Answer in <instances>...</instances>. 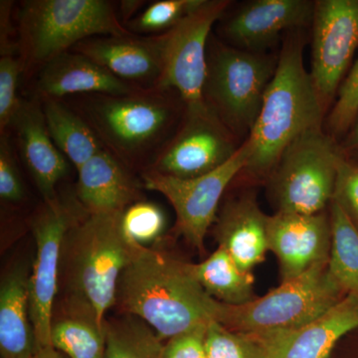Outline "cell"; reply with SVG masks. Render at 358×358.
<instances>
[{
    "label": "cell",
    "mask_w": 358,
    "mask_h": 358,
    "mask_svg": "<svg viewBox=\"0 0 358 358\" xmlns=\"http://www.w3.org/2000/svg\"><path fill=\"white\" fill-rule=\"evenodd\" d=\"M252 152L251 141L247 138L232 159L204 176L181 179L145 171L141 173V178L148 190L164 195L173 207L178 234L202 251L205 237L217 217L224 193L233 179L244 171Z\"/></svg>",
    "instance_id": "9"
},
{
    "label": "cell",
    "mask_w": 358,
    "mask_h": 358,
    "mask_svg": "<svg viewBox=\"0 0 358 358\" xmlns=\"http://www.w3.org/2000/svg\"><path fill=\"white\" fill-rule=\"evenodd\" d=\"M268 251L277 257L282 282L294 279L319 264L329 262L331 217L317 214L275 212L267 218Z\"/></svg>",
    "instance_id": "15"
},
{
    "label": "cell",
    "mask_w": 358,
    "mask_h": 358,
    "mask_svg": "<svg viewBox=\"0 0 358 358\" xmlns=\"http://www.w3.org/2000/svg\"><path fill=\"white\" fill-rule=\"evenodd\" d=\"M190 275L219 303L240 306L256 298L252 272L241 270L228 252L219 247L200 263H187Z\"/></svg>",
    "instance_id": "24"
},
{
    "label": "cell",
    "mask_w": 358,
    "mask_h": 358,
    "mask_svg": "<svg viewBox=\"0 0 358 358\" xmlns=\"http://www.w3.org/2000/svg\"><path fill=\"white\" fill-rule=\"evenodd\" d=\"M345 157L341 143L324 129L292 141L268 176L275 212L317 214L331 203L338 167Z\"/></svg>",
    "instance_id": "8"
},
{
    "label": "cell",
    "mask_w": 358,
    "mask_h": 358,
    "mask_svg": "<svg viewBox=\"0 0 358 358\" xmlns=\"http://www.w3.org/2000/svg\"><path fill=\"white\" fill-rule=\"evenodd\" d=\"M41 103L52 141L76 169L103 150L93 129L64 101L44 99Z\"/></svg>",
    "instance_id": "25"
},
{
    "label": "cell",
    "mask_w": 358,
    "mask_h": 358,
    "mask_svg": "<svg viewBox=\"0 0 358 358\" xmlns=\"http://www.w3.org/2000/svg\"><path fill=\"white\" fill-rule=\"evenodd\" d=\"M345 155L346 159L350 160V162L358 166V148L350 150V152H345Z\"/></svg>",
    "instance_id": "40"
},
{
    "label": "cell",
    "mask_w": 358,
    "mask_h": 358,
    "mask_svg": "<svg viewBox=\"0 0 358 358\" xmlns=\"http://www.w3.org/2000/svg\"><path fill=\"white\" fill-rule=\"evenodd\" d=\"M306 43L303 29L285 35L277 69L248 138L253 152L242 173L250 178L267 180L292 141L313 129H324L327 110L305 67Z\"/></svg>",
    "instance_id": "3"
},
{
    "label": "cell",
    "mask_w": 358,
    "mask_h": 358,
    "mask_svg": "<svg viewBox=\"0 0 358 358\" xmlns=\"http://www.w3.org/2000/svg\"><path fill=\"white\" fill-rule=\"evenodd\" d=\"M208 326H201L178 334L164 343L162 358H208L205 336Z\"/></svg>",
    "instance_id": "35"
},
{
    "label": "cell",
    "mask_w": 358,
    "mask_h": 358,
    "mask_svg": "<svg viewBox=\"0 0 358 358\" xmlns=\"http://www.w3.org/2000/svg\"><path fill=\"white\" fill-rule=\"evenodd\" d=\"M329 275L343 293L358 296V230L334 201L329 204Z\"/></svg>",
    "instance_id": "26"
},
{
    "label": "cell",
    "mask_w": 358,
    "mask_h": 358,
    "mask_svg": "<svg viewBox=\"0 0 358 358\" xmlns=\"http://www.w3.org/2000/svg\"><path fill=\"white\" fill-rule=\"evenodd\" d=\"M222 303L190 275L185 261L133 243L117 284L115 307L152 327L162 341L217 322Z\"/></svg>",
    "instance_id": "1"
},
{
    "label": "cell",
    "mask_w": 358,
    "mask_h": 358,
    "mask_svg": "<svg viewBox=\"0 0 358 358\" xmlns=\"http://www.w3.org/2000/svg\"><path fill=\"white\" fill-rule=\"evenodd\" d=\"M315 1L253 0L221 24L226 43L250 52H268L282 36L312 24Z\"/></svg>",
    "instance_id": "14"
},
{
    "label": "cell",
    "mask_w": 358,
    "mask_h": 358,
    "mask_svg": "<svg viewBox=\"0 0 358 358\" xmlns=\"http://www.w3.org/2000/svg\"><path fill=\"white\" fill-rule=\"evenodd\" d=\"M231 1L205 0L169 31L162 33V72L155 88L174 91L185 106L204 102L207 47L211 29L222 20Z\"/></svg>",
    "instance_id": "11"
},
{
    "label": "cell",
    "mask_w": 358,
    "mask_h": 358,
    "mask_svg": "<svg viewBox=\"0 0 358 358\" xmlns=\"http://www.w3.org/2000/svg\"><path fill=\"white\" fill-rule=\"evenodd\" d=\"M17 23L18 54L26 75L83 40L131 34L107 0H25Z\"/></svg>",
    "instance_id": "5"
},
{
    "label": "cell",
    "mask_w": 358,
    "mask_h": 358,
    "mask_svg": "<svg viewBox=\"0 0 358 358\" xmlns=\"http://www.w3.org/2000/svg\"><path fill=\"white\" fill-rule=\"evenodd\" d=\"M267 218L252 192L232 197L218 211L214 228L218 246L245 272H252L265 260Z\"/></svg>",
    "instance_id": "20"
},
{
    "label": "cell",
    "mask_w": 358,
    "mask_h": 358,
    "mask_svg": "<svg viewBox=\"0 0 358 358\" xmlns=\"http://www.w3.org/2000/svg\"><path fill=\"white\" fill-rule=\"evenodd\" d=\"M29 358H67L53 346H37L36 350Z\"/></svg>",
    "instance_id": "39"
},
{
    "label": "cell",
    "mask_w": 358,
    "mask_h": 358,
    "mask_svg": "<svg viewBox=\"0 0 358 358\" xmlns=\"http://www.w3.org/2000/svg\"><path fill=\"white\" fill-rule=\"evenodd\" d=\"M278 56L241 50L215 37L209 38L202 96L241 143L255 126Z\"/></svg>",
    "instance_id": "6"
},
{
    "label": "cell",
    "mask_w": 358,
    "mask_h": 358,
    "mask_svg": "<svg viewBox=\"0 0 358 358\" xmlns=\"http://www.w3.org/2000/svg\"><path fill=\"white\" fill-rule=\"evenodd\" d=\"M36 93L41 100L79 95H128L143 87L122 81L93 60L75 51L61 54L37 72Z\"/></svg>",
    "instance_id": "18"
},
{
    "label": "cell",
    "mask_w": 358,
    "mask_h": 358,
    "mask_svg": "<svg viewBox=\"0 0 358 358\" xmlns=\"http://www.w3.org/2000/svg\"><path fill=\"white\" fill-rule=\"evenodd\" d=\"M70 106L93 129L103 148L124 166L145 171L171 140L185 103L176 92L143 88L128 95L70 96Z\"/></svg>",
    "instance_id": "2"
},
{
    "label": "cell",
    "mask_w": 358,
    "mask_h": 358,
    "mask_svg": "<svg viewBox=\"0 0 358 358\" xmlns=\"http://www.w3.org/2000/svg\"><path fill=\"white\" fill-rule=\"evenodd\" d=\"M77 171V197L87 213H122L141 201L131 171L106 148Z\"/></svg>",
    "instance_id": "21"
},
{
    "label": "cell",
    "mask_w": 358,
    "mask_h": 358,
    "mask_svg": "<svg viewBox=\"0 0 358 358\" xmlns=\"http://www.w3.org/2000/svg\"><path fill=\"white\" fill-rule=\"evenodd\" d=\"M345 296L329 275V262L322 263L243 305L221 303L217 322L245 334L296 329L319 319Z\"/></svg>",
    "instance_id": "7"
},
{
    "label": "cell",
    "mask_w": 358,
    "mask_h": 358,
    "mask_svg": "<svg viewBox=\"0 0 358 358\" xmlns=\"http://www.w3.org/2000/svg\"><path fill=\"white\" fill-rule=\"evenodd\" d=\"M105 358H162L164 341L145 322L122 315L106 320Z\"/></svg>",
    "instance_id": "27"
},
{
    "label": "cell",
    "mask_w": 358,
    "mask_h": 358,
    "mask_svg": "<svg viewBox=\"0 0 358 358\" xmlns=\"http://www.w3.org/2000/svg\"><path fill=\"white\" fill-rule=\"evenodd\" d=\"M242 143L206 103L185 106L176 133L145 171L199 178L232 159Z\"/></svg>",
    "instance_id": "10"
},
{
    "label": "cell",
    "mask_w": 358,
    "mask_h": 358,
    "mask_svg": "<svg viewBox=\"0 0 358 358\" xmlns=\"http://www.w3.org/2000/svg\"><path fill=\"white\" fill-rule=\"evenodd\" d=\"M205 0H159L133 18L126 27L131 33L159 35L169 31L183 18L204 3Z\"/></svg>",
    "instance_id": "28"
},
{
    "label": "cell",
    "mask_w": 358,
    "mask_h": 358,
    "mask_svg": "<svg viewBox=\"0 0 358 358\" xmlns=\"http://www.w3.org/2000/svg\"><path fill=\"white\" fill-rule=\"evenodd\" d=\"M13 1L2 0L0 1V54L15 55L18 52L17 44L13 41V23H11V10Z\"/></svg>",
    "instance_id": "36"
},
{
    "label": "cell",
    "mask_w": 358,
    "mask_h": 358,
    "mask_svg": "<svg viewBox=\"0 0 358 358\" xmlns=\"http://www.w3.org/2000/svg\"><path fill=\"white\" fill-rule=\"evenodd\" d=\"M11 127L15 131L23 162L44 201L58 199L56 185L65 178L69 164L52 141L39 100L21 101Z\"/></svg>",
    "instance_id": "19"
},
{
    "label": "cell",
    "mask_w": 358,
    "mask_h": 358,
    "mask_svg": "<svg viewBox=\"0 0 358 358\" xmlns=\"http://www.w3.org/2000/svg\"><path fill=\"white\" fill-rule=\"evenodd\" d=\"M145 3V1L140 0H124L120 4V13H121L122 22L128 24L129 21L136 17L134 14L140 10L141 6Z\"/></svg>",
    "instance_id": "37"
},
{
    "label": "cell",
    "mask_w": 358,
    "mask_h": 358,
    "mask_svg": "<svg viewBox=\"0 0 358 358\" xmlns=\"http://www.w3.org/2000/svg\"><path fill=\"white\" fill-rule=\"evenodd\" d=\"M358 117V56L345 81L336 102L327 117L326 131L339 143L345 138Z\"/></svg>",
    "instance_id": "30"
},
{
    "label": "cell",
    "mask_w": 358,
    "mask_h": 358,
    "mask_svg": "<svg viewBox=\"0 0 358 358\" xmlns=\"http://www.w3.org/2000/svg\"><path fill=\"white\" fill-rule=\"evenodd\" d=\"M205 348L208 358H268L255 334L230 331L218 322L207 327Z\"/></svg>",
    "instance_id": "29"
},
{
    "label": "cell",
    "mask_w": 358,
    "mask_h": 358,
    "mask_svg": "<svg viewBox=\"0 0 358 358\" xmlns=\"http://www.w3.org/2000/svg\"><path fill=\"white\" fill-rule=\"evenodd\" d=\"M20 57L3 55L0 58V131L6 133L20 109L22 99L18 98L17 89L22 73Z\"/></svg>",
    "instance_id": "32"
},
{
    "label": "cell",
    "mask_w": 358,
    "mask_h": 358,
    "mask_svg": "<svg viewBox=\"0 0 358 358\" xmlns=\"http://www.w3.org/2000/svg\"><path fill=\"white\" fill-rule=\"evenodd\" d=\"M122 213L89 214L73 224L63 245L64 298L79 301L102 324L115 307L117 284L133 251L122 230Z\"/></svg>",
    "instance_id": "4"
},
{
    "label": "cell",
    "mask_w": 358,
    "mask_h": 358,
    "mask_svg": "<svg viewBox=\"0 0 358 358\" xmlns=\"http://www.w3.org/2000/svg\"><path fill=\"white\" fill-rule=\"evenodd\" d=\"M333 201L339 205L358 230V166L345 155L339 164Z\"/></svg>",
    "instance_id": "33"
},
{
    "label": "cell",
    "mask_w": 358,
    "mask_h": 358,
    "mask_svg": "<svg viewBox=\"0 0 358 358\" xmlns=\"http://www.w3.org/2000/svg\"><path fill=\"white\" fill-rule=\"evenodd\" d=\"M357 327L358 296L348 294L310 324L255 334L268 358H327L339 339Z\"/></svg>",
    "instance_id": "16"
},
{
    "label": "cell",
    "mask_w": 358,
    "mask_h": 358,
    "mask_svg": "<svg viewBox=\"0 0 358 358\" xmlns=\"http://www.w3.org/2000/svg\"><path fill=\"white\" fill-rule=\"evenodd\" d=\"M51 345L67 358H105V324L87 306L63 298L54 308Z\"/></svg>",
    "instance_id": "23"
},
{
    "label": "cell",
    "mask_w": 358,
    "mask_h": 358,
    "mask_svg": "<svg viewBox=\"0 0 358 358\" xmlns=\"http://www.w3.org/2000/svg\"><path fill=\"white\" fill-rule=\"evenodd\" d=\"M25 196L13 150L6 133L0 136V197L6 202H20Z\"/></svg>",
    "instance_id": "34"
},
{
    "label": "cell",
    "mask_w": 358,
    "mask_h": 358,
    "mask_svg": "<svg viewBox=\"0 0 358 358\" xmlns=\"http://www.w3.org/2000/svg\"><path fill=\"white\" fill-rule=\"evenodd\" d=\"M29 277L26 268H11L0 287L1 358H29L37 348L29 306Z\"/></svg>",
    "instance_id": "22"
},
{
    "label": "cell",
    "mask_w": 358,
    "mask_h": 358,
    "mask_svg": "<svg viewBox=\"0 0 358 358\" xmlns=\"http://www.w3.org/2000/svg\"><path fill=\"white\" fill-rule=\"evenodd\" d=\"M72 51L83 54L115 77L134 86L155 88L162 72V35L98 36L83 40Z\"/></svg>",
    "instance_id": "17"
},
{
    "label": "cell",
    "mask_w": 358,
    "mask_h": 358,
    "mask_svg": "<svg viewBox=\"0 0 358 358\" xmlns=\"http://www.w3.org/2000/svg\"><path fill=\"white\" fill-rule=\"evenodd\" d=\"M341 147L343 152H350L358 148V117L345 138L341 141Z\"/></svg>",
    "instance_id": "38"
},
{
    "label": "cell",
    "mask_w": 358,
    "mask_h": 358,
    "mask_svg": "<svg viewBox=\"0 0 358 358\" xmlns=\"http://www.w3.org/2000/svg\"><path fill=\"white\" fill-rule=\"evenodd\" d=\"M310 25V76L329 110L358 48V0H317Z\"/></svg>",
    "instance_id": "12"
},
{
    "label": "cell",
    "mask_w": 358,
    "mask_h": 358,
    "mask_svg": "<svg viewBox=\"0 0 358 358\" xmlns=\"http://www.w3.org/2000/svg\"><path fill=\"white\" fill-rule=\"evenodd\" d=\"M122 230L129 241L147 246L155 241L166 228V216L157 205L138 201L122 213Z\"/></svg>",
    "instance_id": "31"
},
{
    "label": "cell",
    "mask_w": 358,
    "mask_h": 358,
    "mask_svg": "<svg viewBox=\"0 0 358 358\" xmlns=\"http://www.w3.org/2000/svg\"><path fill=\"white\" fill-rule=\"evenodd\" d=\"M81 216L60 200L45 201L33 221L36 257L29 277L30 315L37 346H52L51 322L66 235Z\"/></svg>",
    "instance_id": "13"
}]
</instances>
